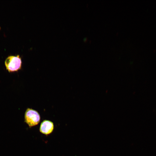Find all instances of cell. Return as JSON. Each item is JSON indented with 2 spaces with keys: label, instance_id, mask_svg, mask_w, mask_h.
<instances>
[{
  "label": "cell",
  "instance_id": "cell-1",
  "mask_svg": "<svg viewBox=\"0 0 156 156\" xmlns=\"http://www.w3.org/2000/svg\"><path fill=\"white\" fill-rule=\"evenodd\" d=\"M22 63L21 58L19 55L9 56L5 61L6 69L10 73L17 71L20 70Z\"/></svg>",
  "mask_w": 156,
  "mask_h": 156
},
{
  "label": "cell",
  "instance_id": "cell-2",
  "mask_svg": "<svg viewBox=\"0 0 156 156\" xmlns=\"http://www.w3.org/2000/svg\"><path fill=\"white\" fill-rule=\"evenodd\" d=\"M25 122L30 127L35 126L39 123L40 117L38 112L36 110L28 108L24 115Z\"/></svg>",
  "mask_w": 156,
  "mask_h": 156
},
{
  "label": "cell",
  "instance_id": "cell-3",
  "mask_svg": "<svg viewBox=\"0 0 156 156\" xmlns=\"http://www.w3.org/2000/svg\"><path fill=\"white\" fill-rule=\"evenodd\" d=\"M54 129L53 123L49 120H44L41 123L39 130L42 133L48 135L51 134Z\"/></svg>",
  "mask_w": 156,
  "mask_h": 156
}]
</instances>
